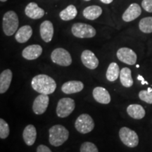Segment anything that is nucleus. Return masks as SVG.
Returning <instances> with one entry per match:
<instances>
[{
    "mask_svg": "<svg viewBox=\"0 0 152 152\" xmlns=\"http://www.w3.org/2000/svg\"><path fill=\"white\" fill-rule=\"evenodd\" d=\"M31 85L37 92L47 95L54 93L56 89V83L54 80L44 74L35 76L31 81Z\"/></svg>",
    "mask_w": 152,
    "mask_h": 152,
    "instance_id": "f257e3e1",
    "label": "nucleus"
},
{
    "mask_svg": "<svg viewBox=\"0 0 152 152\" xmlns=\"http://www.w3.org/2000/svg\"><path fill=\"white\" fill-rule=\"evenodd\" d=\"M49 143L54 147H59L67 141L69 132L61 125H56L49 129Z\"/></svg>",
    "mask_w": 152,
    "mask_h": 152,
    "instance_id": "f03ea898",
    "label": "nucleus"
},
{
    "mask_svg": "<svg viewBox=\"0 0 152 152\" xmlns=\"http://www.w3.org/2000/svg\"><path fill=\"white\" fill-rule=\"evenodd\" d=\"M3 31L6 35L11 36L16 33L18 28V16L14 11L6 12L2 19Z\"/></svg>",
    "mask_w": 152,
    "mask_h": 152,
    "instance_id": "7ed1b4c3",
    "label": "nucleus"
},
{
    "mask_svg": "<svg viewBox=\"0 0 152 152\" xmlns=\"http://www.w3.org/2000/svg\"><path fill=\"white\" fill-rule=\"evenodd\" d=\"M73 35L78 38H92L96 35V30L90 25L76 23L71 28Z\"/></svg>",
    "mask_w": 152,
    "mask_h": 152,
    "instance_id": "20e7f679",
    "label": "nucleus"
},
{
    "mask_svg": "<svg viewBox=\"0 0 152 152\" xmlns=\"http://www.w3.org/2000/svg\"><path fill=\"white\" fill-rule=\"evenodd\" d=\"M76 130L82 134H87L93 130L94 128V123L92 118L86 113L81 114L76 119L75 123Z\"/></svg>",
    "mask_w": 152,
    "mask_h": 152,
    "instance_id": "39448f33",
    "label": "nucleus"
},
{
    "mask_svg": "<svg viewBox=\"0 0 152 152\" xmlns=\"http://www.w3.org/2000/svg\"><path fill=\"white\" fill-rule=\"evenodd\" d=\"M119 137L121 142L127 147L134 148L139 144V137L137 134L134 130L123 127L119 131Z\"/></svg>",
    "mask_w": 152,
    "mask_h": 152,
    "instance_id": "423d86ee",
    "label": "nucleus"
},
{
    "mask_svg": "<svg viewBox=\"0 0 152 152\" xmlns=\"http://www.w3.org/2000/svg\"><path fill=\"white\" fill-rule=\"evenodd\" d=\"M51 58L54 64L61 66H68L72 64L70 53L63 48H56L52 52Z\"/></svg>",
    "mask_w": 152,
    "mask_h": 152,
    "instance_id": "0eeeda50",
    "label": "nucleus"
},
{
    "mask_svg": "<svg viewBox=\"0 0 152 152\" xmlns=\"http://www.w3.org/2000/svg\"><path fill=\"white\" fill-rule=\"evenodd\" d=\"M75 101L71 98H62L58 101L56 107V114L59 118L68 117L74 111Z\"/></svg>",
    "mask_w": 152,
    "mask_h": 152,
    "instance_id": "6e6552de",
    "label": "nucleus"
},
{
    "mask_svg": "<svg viewBox=\"0 0 152 152\" xmlns=\"http://www.w3.org/2000/svg\"><path fill=\"white\" fill-rule=\"evenodd\" d=\"M117 57L119 61L128 65H134L136 64L137 56L136 53L128 47L120 48L117 52Z\"/></svg>",
    "mask_w": 152,
    "mask_h": 152,
    "instance_id": "1a4fd4ad",
    "label": "nucleus"
},
{
    "mask_svg": "<svg viewBox=\"0 0 152 152\" xmlns=\"http://www.w3.org/2000/svg\"><path fill=\"white\" fill-rule=\"evenodd\" d=\"M49 97L48 95L40 94L35 99L33 104V112L37 115H41L47 111L49 105Z\"/></svg>",
    "mask_w": 152,
    "mask_h": 152,
    "instance_id": "9d476101",
    "label": "nucleus"
},
{
    "mask_svg": "<svg viewBox=\"0 0 152 152\" xmlns=\"http://www.w3.org/2000/svg\"><path fill=\"white\" fill-rule=\"evenodd\" d=\"M142 14V8L138 4L132 3L123 13L122 18L125 22H131L135 20Z\"/></svg>",
    "mask_w": 152,
    "mask_h": 152,
    "instance_id": "9b49d317",
    "label": "nucleus"
},
{
    "mask_svg": "<svg viewBox=\"0 0 152 152\" xmlns=\"http://www.w3.org/2000/svg\"><path fill=\"white\" fill-rule=\"evenodd\" d=\"M81 60L85 67L91 70H94L99 66L97 57L90 50L83 51L81 54Z\"/></svg>",
    "mask_w": 152,
    "mask_h": 152,
    "instance_id": "f8f14e48",
    "label": "nucleus"
},
{
    "mask_svg": "<svg viewBox=\"0 0 152 152\" xmlns=\"http://www.w3.org/2000/svg\"><path fill=\"white\" fill-rule=\"evenodd\" d=\"M41 38L45 42H50L54 35V26L50 20H45L42 23L39 28Z\"/></svg>",
    "mask_w": 152,
    "mask_h": 152,
    "instance_id": "ddd939ff",
    "label": "nucleus"
},
{
    "mask_svg": "<svg viewBox=\"0 0 152 152\" xmlns=\"http://www.w3.org/2000/svg\"><path fill=\"white\" fill-rule=\"evenodd\" d=\"M42 53V48L39 45H32L26 47L22 52V56L27 60H35Z\"/></svg>",
    "mask_w": 152,
    "mask_h": 152,
    "instance_id": "4468645a",
    "label": "nucleus"
},
{
    "mask_svg": "<svg viewBox=\"0 0 152 152\" xmlns=\"http://www.w3.org/2000/svg\"><path fill=\"white\" fill-rule=\"evenodd\" d=\"M93 97L98 103L108 104L110 103L111 99L110 94L106 89L102 87H96L93 90Z\"/></svg>",
    "mask_w": 152,
    "mask_h": 152,
    "instance_id": "2eb2a0df",
    "label": "nucleus"
},
{
    "mask_svg": "<svg viewBox=\"0 0 152 152\" xmlns=\"http://www.w3.org/2000/svg\"><path fill=\"white\" fill-rule=\"evenodd\" d=\"M25 14L26 16L32 19H39L44 16L45 10L38 7L35 2H30L26 6L25 9Z\"/></svg>",
    "mask_w": 152,
    "mask_h": 152,
    "instance_id": "dca6fc26",
    "label": "nucleus"
},
{
    "mask_svg": "<svg viewBox=\"0 0 152 152\" xmlns=\"http://www.w3.org/2000/svg\"><path fill=\"white\" fill-rule=\"evenodd\" d=\"M84 88V84L81 81L71 80L64 83L61 87V91L66 94H74L81 92Z\"/></svg>",
    "mask_w": 152,
    "mask_h": 152,
    "instance_id": "f3484780",
    "label": "nucleus"
},
{
    "mask_svg": "<svg viewBox=\"0 0 152 152\" xmlns=\"http://www.w3.org/2000/svg\"><path fill=\"white\" fill-rule=\"evenodd\" d=\"M13 74L10 69H7L1 72L0 75V93L4 94L9 90L11 80H12Z\"/></svg>",
    "mask_w": 152,
    "mask_h": 152,
    "instance_id": "a211bd4d",
    "label": "nucleus"
},
{
    "mask_svg": "<svg viewBox=\"0 0 152 152\" xmlns=\"http://www.w3.org/2000/svg\"><path fill=\"white\" fill-rule=\"evenodd\" d=\"M33 35V29L28 25L22 26L17 30L15 38L19 43H25L28 42Z\"/></svg>",
    "mask_w": 152,
    "mask_h": 152,
    "instance_id": "6ab92c4d",
    "label": "nucleus"
},
{
    "mask_svg": "<svg viewBox=\"0 0 152 152\" xmlns=\"http://www.w3.org/2000/svg\"><path fill=\"white\" fill-rule=\"evenodd\" d=\"M23 137L28 146L33 145L37 138V130L35 127L33 125H27L23 132Z\"/></svg>",
    "mask_w": 152,
    "mask_h": 152,
    "instance_id": "aec40b11",
    "label": "nucleus"
},
{
    "mask_svg": "<svg viewBox=\"0 0 152 152\" xmlns=\"http://www.w3.org/2000/svg\"><path fill=\"white\" fill-rule=\"evenodd\" d=\"M102 9L99 6L92 5L87 7L83 10V14L85 18L90 20H94L98 18L102 14Z\"/></svg>",
    "mask_w": 152,
    "mask_h": 152,
    "instance_id": "412c9836",
    "label": "nucleus"
},
{
    "mask_svg": "<svg viewBox=\"0 0 152 152\" xmlns=\"http://www.w3.org/2000/svg\"><path fill=\"white\" fill-rule=\"evenodd\" d=\"M127 112L131 118L134 119L140 120L145 116V110L140 104H130L127 108Z\"/></svg>",
    "mask_w": 152,
    "mask_h": 152,
    "instance_id": "4be33fe9",
    "label": "nucleus"
},
{
    "mask_svg": "<svg viewBox=\"0 0 152 152\" xmlns=\"http://www.w3.org/2000/svg\"><path fill=\"white\" fill-rule=\"evenodd\" d=\"M120 80L121 84L125 87H130L133 85L132 72L128 68H123L120 73Z\"/></svg>",
    "mask_w": 152,
    "mask_h": 152,
    "instance_id": "5701e85b",
    "label": "nucleus"
},
{
    "mask_svg": "<svg viewBox=\"0 0 152 152\" xmlns=\"http://www.w3.org/2000/svg\"><path fill=\"white\" fill-rule=\"evenodd\" d=\"M77 14V11L76 7L74 5H69L64 10H62L59 14L61 19L65 21L73 20L76 17Z\"/></svg>",
    "mask_w": 152,
    "mask_h": 152,
    "instance_id": "b1692460",
    "label": "nucleus"
},
{
    "mask_svg": "<svg viewBox=\"0 0 152 152\" xmlns=\"http://www.w3.org/2000/svg\"><path fill=\"white\" fill-rule=\"evenodd\" d=\"M120 73H121V71H120L118 65L116 63H111V64H110L109 67H108L107 71H106V78L110 82L116 80L118 76H120Z\"/></svg>",
    "mask_w": 152,
    "mask_h": 152,
    "instance_id": "393cba45",
    "label": "nucleus"
},
{
    "mask_svg": "<svg viewBox=\"0 0 152 152\" xmlns=\"http://www.w3.org/2000/svg\"><path fill=\"white\" fill-rule=\"evenodd\" d=\"M139 28L144 33H152V16L142 18L139 22Z\"/></svg>",
    "mask_w": 152,
    "mask_h": 152,
    "instance_id": "a878e982",
    "label": "nucleus"
},
{
    "mask_svg": "<svg viewBox=\"0 0 152 152\" xmlns=\"http://www.w3.org/2000/svg\"><path fill=\"white\" fill-rule=\"evenodd\" d=\"M139 97L147 104H152V88L149 87L147 90H142L139 93Z\"/></svg>",
    "mask_w": 152,
    "mask_h": 152,
    "instance_id": "bb28decb",
    "label": "nucleus"
},
{
    "mask_svg": "<svg viewBox=\"0 0 152 152\" xmlns=\"http://www.w3.org/2000/svg\"><path fill=\"white\" fill-rule=\"evenodd\" d=\"M9 127L4 120L0 119V138L6 139L9 137Z\"/></svg>",
    "mask_w": 152,
    "mask_h": 152,
    "instance_id": "cd10ccee",
    "label": "nucleus"
},
{
    "mask_svg": "<svg viewBox=\"0 0 152 152\" xmlns=\"http://www.w3.org/2000/svg\"><path fill=\"white\" fill-rule=\"evenodd\" d=\"M80 152H99L97 147L94 144L90 142H84L80 147Z\"/></svg>",
    "mask_w": 152,
    "mask_h": 152,
    "instance_id": "c85d7f7f",
    "label": "nucleus"
},
{
    "mask_svg": "<svg viewBox=\"0 0 152 152\" xmlns=\"http://www.w3.org/2000/svg\"><path fill=\"white\" fill-rule=\"evenodd\" d=\"M141 6L144 11L152 13V0H142Z\"/></svg>",
    "mask_w": 152,
    "mask_h": 152,
    "instance_id": "c756f323",
    "label": "nucleus"
},
{
    "mask_svg": "<svg viewBox=\"0 0 152 152\" xmlns=\"http://www.w3.org/2000/svg\"><path fill=\"white\" fill-rule=\"evenodd\" d=\"M37 152H52V151H51V149H49V147H47V146L41 144V145L38 146L37 149Z\"/></svg>",
    "mask_w": 152,
    "mask_h": 152,
    "instance_id": "7c9ffc66",
    "label": "nucleus"
},
{
    "mask_svg": "<svg viewBox=\"0 0 152 152\" xmlns=\"http://www.w3.org/2000/svg\"><path fill=\"white\" fill-rule=\"evenodd\" d=\"M137 79L139 80H140L141 81V83H142V85H144V84H146V85H148V83L147 81H145V80L144 79V77H142V75H139L138 76H137Z\"/></svg>",
    "mask_w": 152,
    "mask_h": 152,
    "instance_id": "2f4dec72",
    "label": "nucleus"
},
{
    "mask_svg": "<svg viewBox=\"0 0 152 152\" xmlns=\"http://www.w3.org/2000/svg\"><path fill=\"white\" fill-rule=\"evenodd\" d=\"M100 1H102V3L106 4H109L113 2V0H100Z\"/></svg>",
    "mask_w": 152,
    "mask_h": 152,
    "instance_id": "473e14b6",
    "label": "nucleus"
},
{
    "mask_svg": "<svg viewBox=\"0 0 152 152\" xmlns=\"http://www.w3.org/2000/svg\"><path fill=\"white\" fill-rule=\"evenodd\" d=\"M0 1H1V2H5V1H7V0H0Z\"/></svg>",
    "mask_w": 152,
    "mask_h": 152,
    "instance_id": "72a5a7b5",
    "label": "nucleus"
},
{
    "mask_svg": "<svg viewBox=\"0 0 152 152\" xmlns=\"http://www.w3.org/2000/svg\"><path fill=\"white\" fill-rule=\"evenodd\" d=\"M136 67H137V68H140V66H139V65H137V66H136Z\"/></svg>",
    "mask_w": 152,
    "mask_h": 152,
    "instance_id": "f704fd0d",
    "label": "nucleus"
},
{
    "mask_svg": "<svg viewBox=\"0 0 152 152\" xmlns=\"http://www.w3.org/2000/svg\"><path fill=\"white\" fill-rule=\"evenodd\" d=\"M85 1H90V0H85Z\"/></svg>",
    "mask_w": 152,
    "mask_h": 152,
    "instance_id": "c9c22d12",
    "label": "nucleus"
}]
</instances>
